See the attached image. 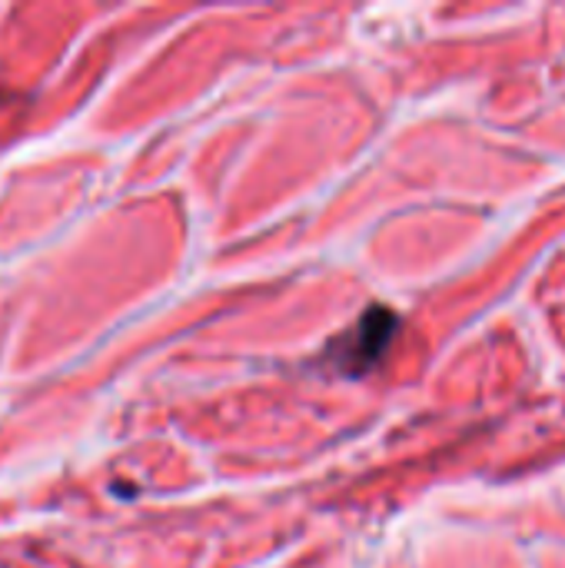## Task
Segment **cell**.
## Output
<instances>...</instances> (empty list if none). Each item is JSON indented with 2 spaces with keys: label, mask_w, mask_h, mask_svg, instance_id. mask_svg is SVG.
<instances>
[{
  "label": "cell",
  "mask_w": 565,
  "mask_h": 568,
  "mask_svg": "<svg viewBox=\"0 0 565 568\" xmlns=\"http://www.w3.org/2000/svg\"><path fill=\"white\" fill-rule=\"evenodd\" d=\"M400 333V316L390 306H370L333 346H330V363L343 376H366Z\"/></svg>",
  "instance_id": "cell-1"
}]
</instances>
